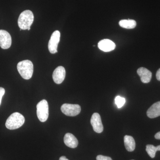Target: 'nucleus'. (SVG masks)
Wrapping results in <instances>:
<instances>
[{
    "label": "nucleus",
    "mask_w": 160,
    "mask_h": 160,
    "mask_svg": "<svg viewBox=\"0 0 160 160\" xmlns=\"http://www.w3.org/2000/svg\"><path fill=\"white\" fill-rule=\"evenodd\" d=\"M156 78L158 81H160V68L156 73Z\"/></svg>",
    "instance_id": "20"
},
{
    "label": "nucleus",
    "mask_w": 160,
    "mask_h": 160,
    "mask_svg": "<svg viewBox=\"0 0 160 160\" xmlns=\"http://www.w3.org/2000/svg\"></svg>",
    "instance_id": "24"
},
{
    "label": "nucleus",
    "mask_w": 160,
    "mask_h": 160,
    "mask_svg": "<svg viewBox=\"0 0 160 160\" xmlns=\"http://www.w3.org/2000/svg\"><path fill=\"white\" fill-rule=\"evenodd\" d=\"M17 69L23 78L26 80L30 79L33 74V64L29 60H24L18 63Z\"/></svg>",
    "instance_id": "1"
},
{
    "label": "nucleus",
    "mask_w": 160,
    "mask_h": 160,
    "mask_svg": "<svg viewBox=\"0 0 160 160\" xmlns=\"http://www.w3.org/2000/svg\"><path fill=\"white\" fill-rule=\"evenodd\" d=\"M12 39L10 34L5 30H0V46L2 49H9L11 46Z\"/></svg>",
    "instance_id": "7"
},
{
    "label": "nucleus",
    "mask_w": 160,
    "mask_h": 160,
    "mask_svg": "<svg viewBox=\"0 0 160 160\" xmlns=\"http://www.w3.org/2000/svg\"><path fill=\"white\" fill-rule=\"evenodd\" d=\"M61 109L64 114L69 117L76 116L79 114L81 111V106L78 104H64Z\"/></svg>",
    "instance_id": "5"
},
{
    "label": "nucleus",
    "mask_w": 160,
    "mask_h": 160,
    "mask_svg": "<svg viewBox=\"0 0 160 160\" xmlns=\"http://www.w3.org/2000/svg\"><path fill=\"white\" fill-rule=\"evenodd\" d=\"M30 29H31V28H30V27H29V28H28V30H30Z\"/></svg>",
    "instance_id": "23"
},
{
    "label": "nucleus",
    "mask_w": 160,
    "mask_h": 160,
    "mask_svg": "<svg viewBox=\"0 0 160 160\" xmlns=\"http://www.w3.org/2000/svg\"><path fill=\"white\" fill-rule=\"evenodd\" d=\"M155 138L156 139L160 140V132H157L155 135Z\"/></svg>",
    "instance_id": "21"
},
{
    "label": "nucleus",
    "mask_w": 160,
    "mask_h": 160,
    "mask_svg": "<svg viewBox=\"0 0 160 160\" xmlns=\"http://www.w3.org/2000/svg\"><path fill=\"white\" fill-rule=\"evenodd\" d=\"M147 115L150 118H154L160 116V101L154 103L148 109Z\"/></svg>",
    "instance_id": "13"
},
{
    "label": "nucleus",
    "mask_w": 160,
    "mask_h": 160,
    "mask_svg": "<svg viewBox=\"0 0 160 160\" xmlns=\"http://www.w3.org/2000/svg\"><path fill=\"white\" fill-rule=\"evenodd\" d=\"M25 122V118L19 112H14L6 120V126L8 129L14 130L22 126Z\"/></svg>",
    "instance_id": "2"
},
{
    "label": "nucleus",
    "mask_w": 160,
    "mask_h": 160,
    "mask_svg": "<svg viewBox=\"0 0 160 160\" xmlns=\"http://www.w3.org/2000/svg\"><path fill=\"white\" fill-rule=\"evenodd\" d=\"M137 73L143 83H148L151 81L152 73L148 69L144 67H141L138 69Z\"/></svg>",
    "instance_id": "11"
},
{
    "label": "nucleus",
    "mask_w": 160,
    "mask_h": 160,
    "mask_svg": "<svg viewBox=\"0 0 160 160\" xmlns=\"http://www.w3.org/2000/svg\"><path fill=\"white\" fill-rule=\"evenodd\" d=\"M124 144L127 151L132 152L135 149L136 143L133 137L130 136L126 135L124 137Z\"/></svg>",
    "instance_id": "14"
},
{
    "label": "nucleus",
    "mask_w": 160,
    "mask_h": 160,
    "mask_svg": "<svg viewBox=\"0 0 160 160\" xmlns=\"http://www.w3.org/2000/svg\"><path fill=\"white\" fill-rule=\"evenodd\" d=\"M120 26L127 29H133L136 26L137 23L133 20H122L119 22Z\"/></svg>",
    "instance_id": "15"
},
{
    "label": "nucleus",
    "mask_w": 160,
    "mask_h": 160,
    "mask_svg": "<svg viewBox=\"0 0 160 160\" xmlns=\"http://www.w3.org/2000/svg\"><path fill=\"white\" fill-rule=\"evenodd\" d=\"M92 126L93 130L97 133H101L103 131V126L100 114L97 112H95L92 116L90 120Z\"/></svg>",
    "instance_id": "8"
},
{
    "label": "nucleus",
    "mask_w": 160,
    "mask_h": 160,
    "mask_svg": "<svg viewBox=\"0 0 160 160\" xmlns=\"http://www.w3.org/2000/svg\"><path fill=\"white\" fill-rule=\"evenodd\" d=\"M5 93V89L2 87H0V105L2 102V98Z\"/></svg>",
    "instance_id": "19"
},
{
    "label": "nucleus",
    "mask_w": 160,
    "mask_h": 160,
    "mask_svg": "<svg viewBox=\"0 0 160 160\" xmlns=\"http://www.w3.org/2000/svg\"><path fill=\"white\" fill-rule=\"evenodd\" d=\"M34 20V16L32 12L29 10L23 11L20 14L18 19V24L20 29L23 30L28 29L30 27Z\"/></svg>",
    "instance_id": "3"
},
{
    "label": "nucleus",
    "mask_w": 160,
    "mask_h": 160,
    "mask_svg": "<svg viewBox=\"0 0 160 160\" xmlns=\"http://www.w3.org/2000/svg\"><path fill=\"white\" fill-rule=\"evenodd\" d=\"M115 102L118 108H122L126 102V99L125 98L118 96L115 99Z\"/></svg>",
    "instance_id": "17"
},
{
    "label": "nucleus",
    "mask_w": 160,
    "mask_h": 160,
    "mask_svg": "<svg viewBox=\"0 0 160 160\" xmlns=\"http://www.w3.org/2000/svg\"><path fill=\"white\" fill-rule=\"evenodd\" d=\"M61 34L58 30H56L52 34L48 44V49L52 54L58 52V46L59 43Z\"/></svg>",
    "instance_id": "6"
},
{
    "label": "nucleus",
    "mask_w": 160,
    "mask_h": 160,
    "mask_svg": "<svg viewBox=\"0 0 160 160\" xmlns=\"http://www.w3.org/2000/svg\"><path fill=\"white\" fill-rule=\"evenodd\" d=\"M98 47L100 50L108 52L114 50L116 47L115 44L109 39L101 40L98 43Z\"/></svg>",
    "instance_id": "10"
},
{
    "label": "nucleus",
    "mask_w": 160,
    "mask_h": 160,
    "mask_svg": "<svg viewBox=\"0 0 160 160\" xmlns=\"http://www.w3.org/2000/svg\"><path fill=\"white\" fill-rule=\"evenodd\" d=\"M59 160H69L65 156H62L60 158Z\"/></svg>",
    "instance_id": "22"
},
{
    "label": "nucleus",
    "mask_w": 160,
    "mask_h": 160,
    "mask_svg": "<svg viewBox=\"0 0 160 160\" xmlns=\"http://www.w3.org/2000/svg\"><path fill=\"white\" fill-rule=\"evenodd\" d=\"M66 72L64 67L59 66L58 67L52 74V78L54 82L57 84H61L66 77Z\"/></svg>",
    "instance_id": "9"
},
{
    "label": "nucleus",
    "mask_w": 160,
    "mask_h": 160,
    "mask_svg": "<svg viewBox=\"0 0 160 160\" xmlns=\"http://www.w3.org/2000/svg\"><path fill=\"white\" fill-rule=\"evenodd\" d=\"M97 160H112L111 158L109 157L105 156L99 155L96 158Z\"/></svg>",
    "instance_id": "18"
},
{
    "label": "nucleus",
    "mask_w": 160,
    "mask_h": 160,
    "mask_svg": "<svg viewBox=\"0 0 160 160\" xmlns=\"http://www.w3.org/2000/svg\"><path fill=\"white\" fill-rule=\"evenodd\" d=\"M146 151L149 156L153 158L155 157L157 152L160 151V145L155 147L152 145H147L146 146Z\"/></svg>",
    "instance_id": "16"
},
{
    "label": "nucleus",
    "mask_w": 160,
    "mask_h": 160,
    "mask_svg": "<svg viewBox=\"0 0 160 160\" xmlns=\"http://www.w3.org/2000/svg\"><path fill=\"white\" fill-rule=\"evenodd\" d=\"M64 141L66 146L72 149L76 148L78 145L77 139L72 133H66L64 137Z\"/></svg>",
    "instance_id": "12"
},
{
    "label": "nucleus",
    "mask_w": 160,
    "mask_h": 160,
    "mask_svg": "<svg viewBox=\"0 0 160 160\" xmlns=\"http://www.w3.org/2000/svg\"><path fill=\"white\" fill-rule=\"evenodd\" d=\"M49 105L46 100L40 101L37 105V114L41 122H46L49 117Z\"/></svg>",
    "instance_id": "4"
}]
</instances>
